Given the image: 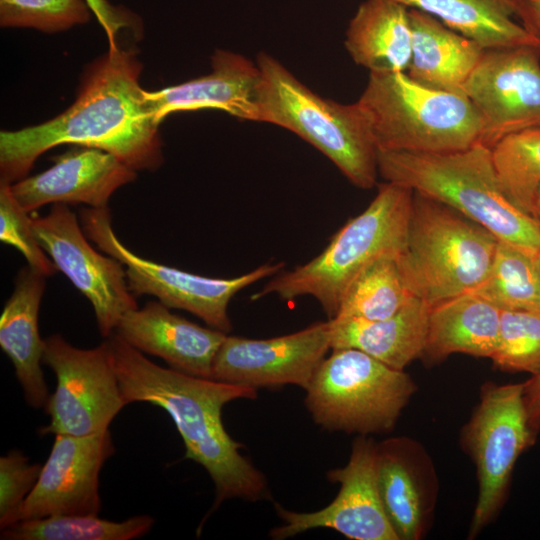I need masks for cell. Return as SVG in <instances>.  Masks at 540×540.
Instances as JSON below:
<instances>
[{"instance_id":"8d00e7d4","label":"cell","mask_w":540,"mask_h":540,"mask_svg":"<svg viewBox=\"0 0 540 540\" xmlns=\"http://www.w3.org/2000/svg\"><path fill=\"white\" fill-rule=\"evenodd\" d=\"M87 2L110 37L119 27L126 25L125 16L111 7L105 0H87Z\"/></svg>"},{"instance_id":"30bf717a","label":"cell","mask_w":540,"mask_h":540,"mask_svg":"<svg viewBox=\"0 0 540 540\" xmlns=\"http://www.w3.org/2000/svg\"><path fill=\"white\" fill-rule=\"evenodd\" d=\"M523 398V383L485 385L480 402L462 432L476 466L478 496L470 537L501 507L516 460L534 440Z\"/></svg>"},{"instance_id":"5bb4252c","label":"cell","mask_w":540,"mask_h":540,"mask_svg":"<svg viewBox=\"0 0 540 540\" xmlns=\"http://www.w3.org/2000/svg\"><path fill=\"white\" fill-rule=\"evenodd\" d=\"M328 480L340 485L335 499L314 512H295L276 505L284 524L273 539H287L315 528L333 529L353 540H399L384 510L377 485V443L358 436L344 467L330 470Z\"/></svg>"},{"instance_id":"52a82bcc","label":"cell","mask_w":540,"mask_h":540,"mask_svg":"<svg viewBox=\"0 0 540 540\" xmlns=\"http://www.w3.org/2000/svg\"><path fill=\"white\" fill-rule=\"evenodd\" d=\"M498 238L450 206L413 191L398 260L411 294L430 306L473 291L492 265Z\"/></svg>"},{"instance_id":"7c38bea8","label":"cell","mask_w":540,"mask_h":540,"mask_svg":"<svg viewBox=\"0 0 540 540\" xmlns=\"http://www.w3.org/2000/svg\"><path fill=\"white\" fill-rule=\"evenodd\" d=\"M31 223L39 244L58 271L91 303L100 334L111 336L122 316L138 308L123 264L92 247L67 204H52L46 215L31 217Z\"/></svg>"},{"instance_id":"2e32d148","label":"cell","mask_w":540,"mask_h":540,"mask_svg":"<svg viewBox=\"0 0 540 540\" xmlns=\"http://www.w3.org/2000/svg\"><path fill=\"white\" fill-rule=\"evenodd\" d=\"M115 452L109 429L86 436L56 434L18 521L54 515H99L100 471Z\"/></svg>"},{"instance_id":"f35d334b","label":"cell","mask_w":540,"mask_h":540,"mask_svg":"<svg viewBox=\"0 0 540 540\" xmlns=\"http://www.w3.org/2000/svg\"><path fill=\"white\" fill-rule=\"evenodd\" d=\"M539 271H540V256H539Z\"/></svg>"},{"instance_id":"5b68a950","label":"cell","mask_w":540,"mask_h":540,"mask_svg":"<svg viewBox=\"0 0 540 540\" xmlns=\"http://www.w3.org/2000/svg\"><path fill=\"white\" fill-rule=\"evenodd\" d=\"M413 190L393 182L378 185L368 207L348 220L315 258L278 273L251 299L276 294L291 301L312 296L334 318L352 282L376 259L400 254L406 243Z\"/></svg>"},{"instance_id":"1f68e13d","label":"cell","mask_w":540,"mask_h":540,"mask_svg":"<svg viewBox=\"0 0 540 540\" xmlns=\"http://www.w3.org/2000/svg\"><path fill=\"white\" fill-rule=\"evenodd\" d=\"M90 9L87 0H0V24L54 33L86 23Z\"/></svg>"},{"instance_id":"277c9868","label":"cell","mask_w":540,"mask_h":540,"mask_svg":"<svg viewBox=\"0 0 540 540\" xmlns=\"http://www.w3.org/2000/svg\"><path fill=\"white\" fill-rule=\"evenodd\" d=\"M257 121L287 129L325 155L356 187L373 188L378 150L369 119L358 103L324 98L272 55L260 52Z\"/></svg>"},{"instance_id":"836d02e7","label":"cell","mask_w":540,"mask_h":540,"mask_svg":"<svg viewBox=\"0 0 540 540\" xmlns=\"http://www.w3.org/2000/svg\"><path fill=\"white\" fill-rule=\"evenodd\" d=\"M42 464L18 450L0 457V528L18 522L19 510L38 482Z\"/></svg>"},{"instance_id":"d590c367","label":"cell","mask_w":540,"mask_h":540,"mask_svg":"<svg viewBox=\"0 0 540 540\" xmlns=\"http://www.w3.org/2000/svg\"><path fill=\"white\" fill-rule=\"evenodd\" d=\"M515 16L540 45V0H513Z\"/></svg>"},{"instance_id":"8992f818","label":"cell","mask_w":540,"mask_h":540,"mask_svg":"<svg viewBox=\"0 0 540 540\" xmlns=\"http://www.w3.org/2000/svg\"><path fill=\"white\" fill-rule=\"evenodd\" d=\"M357 101L378 153H449L480 143L482 120L464 94L423 86L406 72L369 73Z\"/></svg>"},{"instance_id":"7a4b0ae2","label":"cell","mask_w":540,"mask_h":540,"mask_svg":"<svg viewBox=\"0 0 540 540\" xmlns=\"http://www.w3.org/2000/svg\"><path fill=\"white\" fill-rule=\"evenodd\" d=\"M106 342L126 403L146 402L168 413L184 442L185 458L200 464L214 483L213 509L228 499L270 497L266 478L240 453L242 445L222 421L227 403L254 399L257 389L164 368L116 333Z\"/></svg>"},{"instance_id":"cb8c5ba5","label":"cell","mask_w":540,"mask_h":540,"mask_svg":"<svg viewBox=\"0 0 540 540\" xmlns=\"http://www.w3.org/2000/svg\"><path fill=\"white\" fill-rule=\"evenodd\" d=\"M429 309V304L413 296L400 311L386 319H329L331 349H359L392 368L404 370L422 356Z\"/></svg>"},{"instance_id":"e0dca14e","label":"cell","mask_w":540,"mask_h":540,"mask_svg":"<svg viewBox=\"0 0 540 540\" xmlns=\"http://www.w3.org/2000/svg\"><path fill=\"white\" fill-rule=\"evenodd\" d=\"M136 172L109 152L76 145L56 156L47 170L11 184V190L28 213L56 203L106 208L117 189L136 179Z\"/></svg>"},{"instance_id":"9c48e42d","label":"cell","mask_w":540,"mask_h":540,"mask_svg":"<svg viewBox=\"0 0 540 540\" xmlns=\"http://www.w3.org/2000/svg\"><path fill=\"white\" fill-rule=\"evenodd\" d=\"M80 223L87 238L102 252L120 261L132 294L150 295L171 309L190 312L209 327L229 333L232 330L228 306L235 294L285 267L284 262L266 263L233 278H215L144 259L129 250L112 228L106 208H82Z\"/></svg>"},{"instance_id":"9a60e30c","label":"cell","mask_w":540,"mask_h":540,"mask_svg":"<svg viewBox=\"0 0 540 540\" xmlns=\"http://www.w3.org/2000/svg\"><path fill=\"white\" fill-rule=\"evenodd\" d=\"M330 349L329 319L269 339L227 334L215 356L211 378L255 389L284 385L306 389Z\"/></svg>"},{"instance_id":"74e56055","label":"cell","mask_w":540,"mask_h":540,"mask_svg":"<svg viewBox=\"0 0 540 540\" xmlns=\"http://www.w3.org/2000/svg\"><path fill=\"white\" fill-rule=\"evenodd\" d=\"M531 215L540 221V185L538 186Z\"/></svg>"},{"instance_id":"e575fe53","label":"cell","mask_w":540,"mask_h":540,"mask_svg":"<svg viewBox=\"0 0 540 540\" xmlns=\"http://www.w3.org/2000/svg\"><path fill=\"white\" fill-rule=\"evenodd\" d=\"M523 398L531 430L540 429V374L523 383Z\"/></svg>"},{"instance_id":"44dd1931","label":"cell","mask_w":540,"mask_h":540,"mask_svg":"<svg viewBox=\"0 0 540 540\" xmlns=\"http://www.w3.org/2000/svg\"><path fill=\"white\" fill-rule=\"evenodd\" d=\"M46 278L28 265L21 268L0 316V347L13 364L27 404L35 409L45 408L50 396L41 368L45 339L38 327Z\"/></svg>"},{"instance_id":"ac0fdd59","label":"cell","mask_w":540,"mask_h":540,"mask_svg":"<svg viewBox=\"0 0 540 540\" xmlns=\"http://www.w3.org/2000/svg\"><path fill=\"white\" fill-rule=\"evenodd\" d=\"M170 309L158 300L149 301L125 313L114 333L176 371L211 378L215 356L227 333L202 327Z\"/></svg>"},{"instance_id":"ba28073f","label":"cell","mask_w":540,"mask_h":540,"mask_svg":"<svg viewBox=\"0 0 540 540\" xmlns=\"http://www.w3.org/2000/svg\"><path fill=\"white\" fill-rule=\"evenodd\" d=\"M314 422L348 434L388 433L416 391L404 372L355 348L332 349L305 389Z\"/></svg>"},{"instance_id":"484cf974","label":"cell","mask_w":540,"mask_h":540,"mask_svg":"<svg viewBox=\"0 0 540 540\" xmlns=\"http://www.w3.org/2000/svg\"><path fill=\"white\" fill-rule=\"evenodd\" d=\"M426 12L484 49L536 46L539 42L513 20V0H396Z\"/></svg>"},{"instance_id":"d4e9b609","label":"cell","mask_w":540,"mask_h":540,"mask_svg":"<svg viewBox=\"0 0 540 540\" xmlns=\"http://www.w3.org/2000/svg\"><path fill=\"white\" fill-rule=\"evenodd\" d=\"M344 45L369 73L406 72L412 53L409 8L396 0H365L349 22Z\"/></svg>"},{"instance_id":"6da1fadb","label":"cell","mask_w":540,"mask_h":540,"mask_svg":"<svg viewBox=\"0 0 540 540\" xmlns=\"http://www.w3.org/2000/svg\"><path fill=\"white\" fill-rule=\"evenodd\" d=\"M141 63L111 42L109 51L87 69L74 103L39 125L0 133V183L25 177L41 154L62 145L109 152L136 171L163 163L156 122L139 83Z\"/></svg>"},{"instance_id":"f546056e","label":"cell","mask_w":540,"mask_h":540,"mask_svg":"<svg viewBox=\"0 0 540 540\" xmlns=\"http://www.w3.org/2000/svg\"><path fill=\"white\" fill-rule=\"evenodd\" d=\"M491 150L505 194L531 214L540 185V125L505 137Z\"/></svg>"},{"instance_id":"83f0119b","label":"cell","mask_w":540,"mask_h":540,"mask_svg":"<svg viewBox=\"0 0 540 540\" xmlns=\"http://www.w3.org/2000/svg\"><path fill=\"white\" fill-rule=\"evenodd\" d=\"M399 255H385L368 265L352 282L332 319L376 321L400 311L413 295L404 281Z\"/></svg>"},{"instance_id":"d6a6232c","label":"cell","mask_w":540,"mask_h":540,"mask_svg":"<svg viewBox=\"0 0 540 540\" xmlns=\"http://www.w3.org/2000/svg\"><path fill=\"white\" fill-rule=\"evenodd\" d=\"M14 197L11 184L0 183V240L16 248L27 265L49 277L58 269L39 244L31 217Z\"/></svg>"},{"instance_id":"7402d4cb","label":"cell","mask_w":540,"mask_h":540,"mask_svg":"<svg viewBox=\"0 0 540 540\" xmlns=\"http://www.w3.org/2000/svg\"><path fill=\"white\" fill-rule=\"evenodd\" d=\"M409 20L412 53L407 75L432 89L462 93L485 49L421 10L409 8Z\"/></svg>"},{"instance_id":"8fae6325","label":"cell","mask_w":540,"mask_h":540,"mask_svg":"<svg viewBox=\"0 0 540 540\" xmlns=\"http://www.w3.org/2000/svg\"><path fill=\"white\" fill-rule=\"evenodd\" d=\"M42 362L55 373L57 385L44 408L50 421L40 433H99L108 430L127 405L106 341L95 348L81 349L61 334H53L45 339Z\"/></svg>"},{"instance_id":"d6986e66","label":"cell","mask_w":540,"mask_h":540,"mask_svg":"<svg viewBox=\"0 0 540 540\" xmlns=\"http://www.w3.org/2000/svg\"><path fill=\"white\" fill-rule=\"evenodd\" d=\"M377 485L399 540L420 539L437 493L434 469L425 450L406 437L377 443Z\"/></svg>"},{"instance_id":"603a6c76","label":"cell","mask_w":540,"mask_h":540,"mask_svg":"<svg viewBox=\"0 0 540 540\" xmlns=\"http://www.w3.org/2000/svg\"><path fill=\"white\" fill-rule=\"evenodd\" d=\"M501 310L472 292L430 306L421 357L439 362L463 353L492 358L498 344Z\"/></svg>"},{"instance_id":"4316f807","label":"cell","mask_w":540,"mask_h":540,"mask_svg":"<svg viewBox=\"0 0 540 540\" xmlns=\"http://www.w3.org/2000/svg\"><path fill=\"white\" fill-rule=\"evenodd\" d=\"M540 251L498 239L492 265L473 290L500 310H540Z\"/></svg>"},{"instance_id":"ffe728a7","label":"cell","mask_w":540,"mask_h":540,"mask_svg":"<svg viewBox=\"0 0 540 540\" xmlns=\"http://www.w3.org/2000/svg\"><path fill=\"white\" fill-rule=\"evenodd\" d=\"M210 73L145 97L156 122L177 111L217 109L234 117L257 121L260 71L256 62L242 54L217 50Z\"/></svg>"},{"instance_id":"4fadbf2b","label":"cell","mask_w":540,"mask_h":540,"mask_svg":"<svg viewBox=\"0 0 540 540\" xmlns=\"http://www.w3.org/2000/svg\"><path fill=\"white\" fill-rule=\"evenodd\" d=\"M462 93L482 120L480 143L492 149L517 132L540 125V48L485 49Z\"/></svg>"},{"instance_id":"4dcf8cb0","label":"cell","mask_w":540,"mask_h":540,"mask_svg":"<svg viewBox=\"0 0 540 540\" xmlns=\"http://www.w3.org/2000/svg\"><path fill=\"white\" fill-rule=\"evenodd\" d=\"M494 365L540 374V310H501Z\"/></svg>"},{"instance_id":"f1b7e54d","label":"cell","mask_w":540,"mask_h":540,"mask_svg":"<svg viewBox=\"0 0 540 540\" xmlns=\"http://www.w3.org/2000/svg\"><path fill=\"white\" fill-rule=\"evenodd\" d=\"M155 520L138 515L111 521L95 514L54 515L18 521L1 530L4 540H130L144 536Z\"/></svg>"},{"instance_id":"3957f363","label":"cell","mask_w":540,"mask_h":540,"mask_svg":"<svg viewBox=\"0 0 540 540\" xmlns=\"http://www.w3.org/2000/svg\"><path fill=\"white\" fill-rule=\"evenodd\" d=\"M378 170L385 181L450 206L499 240L540 251V221L507 197L483 144L449 153L379 152Z\"/></svg>"}]
</instances>
